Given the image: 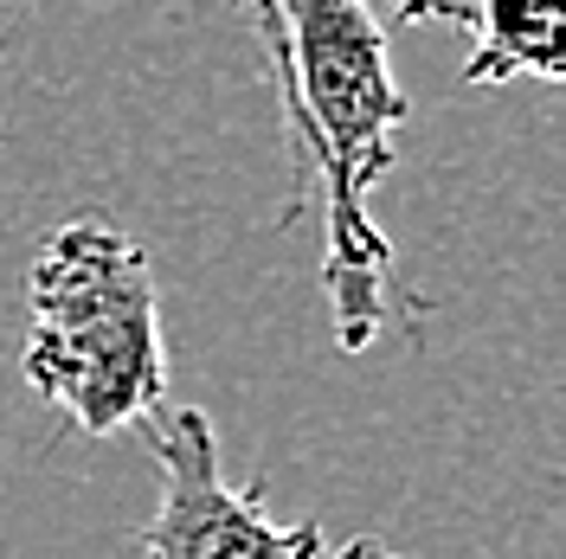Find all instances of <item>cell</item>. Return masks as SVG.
Segmentation results:
<instances>
[{
  "label": "cell",
  "instance_id": "1",
  "mask_svg": "<svg viewBox=\"0 0 566 559\" xmlns=\"http://www.w3.org/2000/svg\"><path fill=\"white\" fill-rule=\"evenodd\" d=\"M283 33L277 104L296 155L290 219L322 207V283L335 309V341L360 354L380 335L392 296V245L380 239L367 193L392 168V141L412 123L387 59V27L374 0H271Z\"/></svg>",
  "mask_w": 566,
  "mask_h": 559
},
{
  "label": "cell",
  "instance_id": "2",
  "mask_svg": "<svg viewBox=\"0 0 566 559\" xmlns=\"http://www.w3.org/2000/svg\"><path fill=\"white\" fill-rule=\"evenodd\" d=\"M27 315L33 335L20 373L77 431L109 437L168 399L155 264L116 219L77 212L39 245Z\"/></svg>",
  "mask_w": 566,
  "mask_h": 559
},
{
  "label": "cell",
  "instance_id": "3",
  "mask_svg": "<svg viewBox=\"0 0 566 559\" xmlns=\"http://www.w3.org/2000/svg\"><path fill=\"white\" fill-rule=\"evenodd\" d=\"M142 424L161 470V502L142 527V559H406L380 540L328 547L316 521H271L264 489L226 483L219 437L200 405H155Z\"/></svg>",
  "mask_w": 566,
  "mask_h": 559
},
{
  "label": "cell",
  "instance_id": "4",
  "mask_svg": "<svg viewBox=\"0 0 566 559\" xmlns=\"http://www.w3.org/2000/svg\"><path fill=\"white\" fill-rule=\"evenodd\" d=\"M476 45L463 84H560L566 77V0H470L463 20Z\"/></svg>",
  "mask_w": 566,
  "mask_h": 559
},
{
  "label": "cell",
  "instance_id": "5",
  "mask_svg": "<svg viewBox=\"0 0 566 559\" xmlns=\"http://www.w3.org/2000/svg\"><path fill=\"white\" fill-rule=\"evenodd\" d=\"M258 7V39H264V52H271V65L283 59V33H277V7L271 0H251ZM399 20H470V0H387Z\"/></svg>",
  "mask_w": 566,
  "mask_h": 559
}]
</instances>
